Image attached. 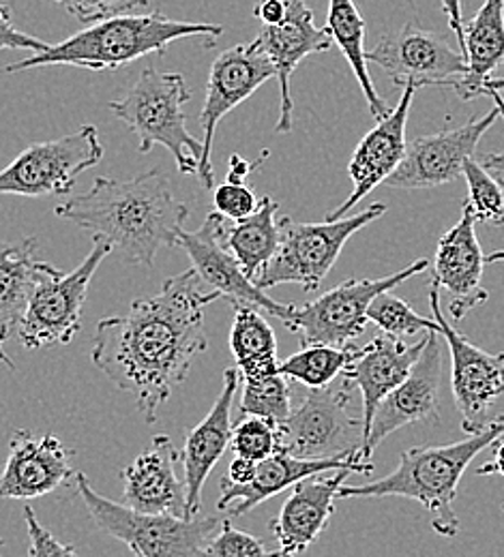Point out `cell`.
<instances>
[{
    "label": "cell",
    "mask_w": 504,
    "mask_h": 557,
    "mask_svg": "<svg viewBox=\"0 0 504 557\" xmlns=\"http://www.w3.org/2000/svg\"><path fill=\"white\" fill-rule=\"evenodd\" d=\"M223 35L221 24L172 20L161 11L146 15H116L86 26L70 39L35 52L24 61L0 67V73L70 65L88 71H116L150 54H163L174 41L202 37L211 44Z\"/></svg>",
    "instance_id": "3957f363"
},
{
    "label": "cell",
    "mask_w": 504,
    "mask_h": 557,
    "mask_svg": "<svg viewBox=\"0 0 504 557\" xmlns=\"http://www.w3.org/2000/svg\"><path fill=\"white\" fill-rule=\"evenodd\" d=\"M288 377L282 373L262 380H243L241 412L243 417H260L282 424L292 412Z\"/></svg>",
    "instance_id": "836d02e7"
},
{
    "label": "cell",
    "mask_w": 504,
    "mask_h": 557,
    "mask_svg": "<svg viewBox=\"0 0 504 557\" xmlns=\"http://www.w3.org/2000/svg\"><path fill=\"white\" fill-rule=\"evenodd\" d=\"M2 547H4V543H2V539H0V557H4V554H2Z\"/></svg>",
    "instance_id": "816d5d0a"
},
{
    "label": "cell",
    "mask_w": 504,
    "mask_h": 557,
    "mask_svg": "<svg viewBox=\"0 0 504 557\" xmlns=\"http://www.w3.org/2000/svg\"><path fill=\"white\" fill-rule=\"evenodd\" d=\"M256 48L273 63L275 77L280 82V121L275 125L278 134L292 132V73L311 54L327 52L333 46L327 28H318L314 24V11L305 0H286V15L280 24L262 26L258 37L254 39Z\"/></svg>",
    "instance_id": "ffe728a7"
},
{
    "label": "cell",
    "mask_w": 504,
    "mask_h": 557,
    "mask_svg": "<svg viewBox=\"0 0 504 557\" xmlns=\"http://www.w3.org/2000/svg\"><path fill=\"white\" fill-rule=\"evenodd\" d=\"M477 474L479 476H492V474L504 476V435L501 440H496L494 457L488 463H483L481 468H477Z\"/></svg>",
    "instance_id": "bcb514c9"
},
{
    "label": "cell",
    "mask_w": 504,
    "mask_h": 557,
    "mask_svg": "<svg viewBox=\"0 0 504 557\" xmlns=\"http://www.w3.org/2000/svg\"><path fill=\"white\" fill-rule=\"evenodd\" d=\"M103 159V144L95 125L30 144L0 170V196L46 198L70 194L77 176Z\"/></svg>",
    "instance_id": "8fae6325"
},
{
    "label": "cell",
    "mask_w": 504,
    "mask_h": 557,
    "mask_svg": "<svg viewBox=\"0 0 504 557\" xmlns=\"http://www.w3.org/2000/svg\"><path fill=\"white\" fill-rule=\"evenodd\" d=\"M13 13L7 4L0 2V50H28V52H44L50 48V44L22 33L13 26Z\"/></svg>",
    "instance_id": "60d3db41"
},
{
    "label": "cell",
    "mask_w": 504,
    "mask_h": 557,
    "mask_svg": "<svg viewBox=\"0 0 504 557\" xmlns=\"http://www.w3.org/2000/svg\"><path fill=\"white\" fill-rule=\"evenodd\" d=\"M48 262L37 260V238H0V342L4 344L24 315L35 283Z\"/></svg>",
    "instance_id": "83f0119b"
},
{
    "label": "cell",
    "mask_w": 504,
    "mask_h": 557,
    "mask_svg": "<svg viewBox=\"0 0 504 557\" xmlns=\"http://www.w3.org/2000/svg\"><path fill=\"white\" fill-rule=\"evenodd\" d=\"M112 251L110 243L95 238L90 253L72 273H63L52 264L44 269L17 324V337L24 348H57L72 344L82 326V309L90 281Z\"/></svg>",
    "instance_id": "ba28073f"
},
{
    "label": "cell",
    "mask_w": 504,
    "mask_h": 557,
    "mask_svg": "<svg viewBox=\"0 0 504 557\" xmlns=\"http://www.w3.org/2000/svg\"><path fill=\"white\" fill-rule=\"evenodd\" d=\"M241 386V373L236 367L223 371V386L211 408L187 435L181 455L185 470V493H187V515L198 517L202 508V488L213 472L217 461L230 448L232 437V406Z\"/></svg>",
    "instance_id": "cb8c5ba5"
},
{
    "label": "cell",
    "mask_w": 504,
    "mask_h": 557,
    "mask_svg": "<svg viewBox=\"0 0 504 557\" xmlns=\"http://www.w3.org/2000/svg\"><path fill=\"white\" fill-rule=\"evenodd\" d=\"M504 435V417L494 418L488 429L472 433L466 440L408 448L399 455L397 468L380 479L362 485H342L340 497H406L419 502L432 517L435 534L453 539L459 532L455 515V497L468 466L496 440Z\"/></svg>",
    "instance_id": "277c9868"
},
{
    "label": "cell",
    "mask_w": 504,
    "mask_h": 557,
    "mask_svg": "<svg viewBox=\"0 0 504 557\" xmlns=\"http://www.w3.org/2000/svg\"><path fill=\"white\" fill-rule=\"evenodd\" d=\"M337 470H351L353 474H371L373 463L359 461L357 455L351 457H335V459H298L284 450H278L269 459L260 461L256 466V474L245 485H234L228 479L219 483V502L217 510L225 512L230 517H243L251 512L262 502L280 495L282 491L294 487L296 483L324 474V472H337Z\"/></svg>",
    "instance_id": "7402d4cb"
},
{
    "label": "cell",
    "mask_w": 504,
    "mask_h": 557,
    "mask_svg": "<svg viewBox=\"0 0 504 557\" xmlns=\"http://www.w3.org/2000/svg\"><path fill=\"white\" fill-rule=\"evenodd\" d=\"M213 202H216L217 212H221L230 221L247 219L260 207V200L256 198V194L247 183H228V181L217 187Z\"/></svg>",
    "instance_id": "f35d334b"
},
{
    "label": "cell",
    "mask_w": 504,
    "mask_h": 557,
    "mask_svg": "<svg viewBox=\"0 0 504 557\" xmlns=\"http://www.w3.org/2000/svg\"><path fill=\"white\" fill-rule=\"evenodd\" d=\"M230 450L234 457H243L249 461H265L280 450L278 424L260 417H245L232 424Z\"/></svg>",
    "instance_id": "d590c367"
},
{
    "label": "cell",
    "mask_w": 504,
    "mask_h": 557,
    "mask_svg": "<svg viewBox=\"0 0 504 557\" xmlns=\"http://www.w3.org/2000/svg\"><path fill=\"white\" fill-rule=\"evenodd\" d=\"M477 214L464 202L459 221L442 234L433 256L432 283L451 294L448 309L453 320H464L490 298L483 287L488 262L477 236Z\"/></svg>",
    "instance_id": "ac0fdd59"
},
{
    "label": "cell",
    "mask_w": 504,
    "mask_h": 557,
    "mask_svg": "<svg viewBox=\"0 0 504 557\" xmlns=\"http://www.w3.org/2000/svg\"><path fill=\"white\" fill-rule=\"evenodd\" d=\"M221 298L194 269L165 278L161 289L132 302L123 315L97 324L90 358L152 424L161 406L181 386L194 358L209 348L205 335L207 307Z\"/></svg>",
    "instance_id": "6da1fadb"
},
{
    "label": "cell",
    "mask_w": 504,
    "mask_h": 557,
    "mask_svg": "<svg viewBox=\"0 0 504 557\" xmlns=\"http://www.w3.org/2000/svg\"><path fill=\"white\" fill-rule=\"evenodd\" d=\"M324 28L355 73L371 116L376 121H382L384 116H389L391 108L376 90L373 79L367 70V50L362 46L367 26H365V20H362L355 0H329V13H327Z\"/></svg>",
    "instance_id": "4dcf8cb0"
},
{
    "label": "cell",
    "mask_w": 504,
    "mask_h": 557,
    "mask_svg": "<svg viewBox=\"0 0 504 557\" xmlns=\"http://www.w3.org/2000/svg\"><path fill=\"white\" fill-rule=\"evenodd\" d=\"M24 521L28 530V557H79L73 545L57 539L35 515L30 506L24 508Z\"/></svg>",
    "instance_id": "ab89813d"
},
{
    "label": "cell",
    "mask_w": 504,
    "mask_h": 557,
    "mask_svg": "<svg viewBox=\"0 0 504 557\" xmlns=\"http://www.w3.org/2000/svg\"><path fill=\"white\" fill-rule=\"evenodd\" d=\"M57 216L112 245L127 264L150 269L161 249L179 247L189 207L174 198L170 178L148 170L132 181L95 178L86 194L59 205Z\"/></svg>",
    "instance_id": "7a4b0ae2"
},
{
    "label": "cell",
    "mask_w": 504,
    "mask_h": 557,
    "mask_svg": "<svg viewBox=\"0 0 504 557\" xmlns=\"http://www.w3.org/2000/svg\"><path fill=\"white\" fill-rule=\"evenodd\" d=\"M501 510H503V512H504V502H503V504H501Z\"/></svg>",
    "instance_id": "f5cc1de1"
},
{
    "label": "cell",
    "mask_w": 504,
    "mask_h": 557,
    "mask_svg": "<svg viewBox=\"0 0 504 557\" xmlns=\"http://www.w3.org/2000/svg\"><path fill=\"white\" fill-rule=\"evenodd\" d=\"M479 161H481V165H483L488 172H492V174L499 178V183L503 185L504 189V150L488 152V154H483Z\"/></svg>",
    "instance_id": "7dc6e473"
},
{
    "label": "cell",
    "mask_w": 504,
    "mask_h": 557,
    "mask_svg": "<svg viewBox=\"0 0 504 557\" xmlns=\"http://www.w3.org/2000/svg\"><path fill=\"white\" fill-rule=\"evenodd\" d=\"M442 342L440 333H426V346L410 369L408 377L382 399L378 406L371 431L360 448V461H371L373 450L395 431L417 424L438 420L440 414V382H442Z\"/></svg>",
    "instance_id": "e0dca14e"
},
{
    "label": "cell",
    "mask_w": 504,
    "mask_h": 557,
    "mask_svg": "<svg viewBox=\"0 0 504 557\" xmlns=\"http://www.w3.org/2000/svg\"><path fill=\"white\" fill-rule=\"evenodd\" d=\"M228 225L230 219H225L221 212H211L196 232H181L179 247L189 256L192 269L209 289L230 298L232 305L241 302L256 307L262 313H269L286 324L296 305L278 302L243 273L241 264L236 262L234 253L225 243Z\"/></svg>",
    "instance_id": "9a60e30c"
},
{
    "label": "cell",
    "mask_w": 504,
    "mask_h": 557,
    "mask_svg": "<svg viewBox=\"0 0 504 557\" xmlns=\"http://www.w3.org/2000/svg\"><path fill=\"white\" fill-rule=\"evenodd\" d=\"M179 459L170 435H155L152 448L121 472L123 504L148 515L189 517L185 483L176 476Z\"/></svg>",
    "instance_id": "d4e9b609"
},
{
    "label": "cell",
    "mask_w": 504,
    "mask_h": 557,
    "mask_svg": "<svg viewBox=\"0 0 504 557\" xmlns=\"http://www.w3.org/2000/svg\"><path fill=\"white\" fill-rule=\"evenodd\" d=\"M275 77L273 63L256 48V44H238L221 52L213 61L207 82V99L200 112L202 127V159L198 165V178L205 189L216 187L213 172V141L219 123L243 101H247L265 82Z\"/></svg>",
    "instance_id": "5bb4252c"
},
{
    "label": "cell",
    "mask_w": 504,
    "mask_h": 557,
    "mask_svg": "<svg viewBox=\"0 0 504 557\" xmlns=\"http://www.w3.org/2000/svg\"><path fill=\"white\" fill-rule=\"evenodd\" d=\"M367 63L386 71L395 86H413L417 90L428 86L455 88L468 73V61L459 46L417 22L384 35L367 52Z\"/></svg>",
    "instance_id": "4fadbf2b"
},
{
    "label": "cell",
    "mask_w": 504,
    "mask_h": 557,
    "mask_svg": "<svg viewBox=\"0 0 504 557\" xmlns=\"http://www.w3.org/2000/svg\"><path fill=\"white\" fill-rule=\"evenodd\" d=\"M189 99L192 90L181 73L145 70L121 99L110 101V110L134 132L140 154L159 144L174 157L181 174L196 176L202 139L187 132L185 103Z\"/></svg>",
    "instance_id": "5b68a950"
},
{
    "label": "cell",
    "mask_w": 504,
    "mask_h": 557,
    "mask_svg": "<svg viewBox=\"0 0 504 557\" xmlns=\"http://www.w3.org/2000/svg\"><path fill=\"white\" fill-rule=\"evenodd\" d=\"M357 344L348 348L303 346L280 362V373L307 388H324L351 369L353 360L357 358Z\"/></svg>",
    "instance_id": "1f68e13d"
},
{
    "label": "cell",
    "mask_w": 504,
    "mask_h": 557,
    "mask_svg": "<svg viewBox=\"0 0 504 557\" xmlns=\"http://www.w3.org/2000/svg\"><path fill=\"white\" fill-rule=\"evenodd\" d=\"M464 54L468 73L453 90L472 101L483 97V84L504 63V0H485L475 17L464 22Z\"/></svg>",
    "instance_id": "4316f807"
},
{
    "label": "cell",
    "mask_w": 504,
    "mask_h": 557,
    "mask_svg": "<svg viewBox=\"0 0 504 557\" xmlns=\"http://www.w3.org/2000/svg\"><path fill=\"white\" fill-rule=\"evenodd\" d=\"M415 92L417 88L404 86L399 103L389 112V116L378 121L376 127L360 139L348 163L353 191L337 209L327 212V221H337L348 216V212L355 209L362 198H367L378 185H382L399 168L408 148L406 127H408V114L415 101Z\"/></svg>",
    "instance_id": "d6986e66"
},
{
    "label": "cell",
    "mask_w": 504,
    "mask_h": 557,
    "mask_svg": "<svg viewBox=\"0 0 504 557\" xmlns=\"http://www.w3.org/2000/svg\"><path fill=\"white\" fill-rule=\"evenodd\" d=\"M430 269L428 260H417L399 273L380 278H348L337 287L320 294L316 300L294 307L286 322L296 333L300 346H335L348 348L367 329V309L376 296L391 292L404 281Z\"/></svg>",
    "instance_id": "9c48e42d"
},
{
    "label": "cell",
    "mask_w": 504,
    "mask_h": 557,
    "mask_svg": "<svg viewBox=\"0 0 504 557\" xmlns=\"http://www.w3.org/2000/svg\"><path fill=\"white\" fill-rule=\"evenodd\" d=\"M367 322L376 324L384 335L395 339L419 333H440L433 318H423L415 313V309L406 300L393 296L391 292H382L380 296L373 298V302L367 309Z\"/></svg>",
    "instance_id": "d6a6232c"
},
{
    "label": "cell",
    "mask_w": 504,
    "mask_h": 557,
    "mask_svg": "<svg viewBox=\"0 0 504 557\" xmlns=\"http://www.w3.org/2000/svg\"><path fill=\"white\" fill-rule=\"evenodd\" d=\"M0 362H2V364H7V367H9V369H11V371H13V369H15V364H13V360H11V358H9V354H7V351H4V348H2V342H0Z\"/></svg>",
    "instance_id": "f907efd6"
},
{
    "label": "cell",
    "mask_w": 504,
    "mask_h": 557,
    "mask_svg": "<svg viewBox=\"0 0 504 557\" xmlns=\"http://www.w3.org/2000/svg\"><path fill=\"white\" fill-rule=\"evenodd\" d=\"M464 178L468 185L466 202L477 214V221L504 225V189L499 178L475 159L464 163Z\"/></svg>",
    "instance_id": "e575fe53"
},
{
    "label": "cell",
    "mask_w": 504,
    "mask_h": 557,
    "mask_svg": "<svg viewBox=\"0 0 504 557\" xmlns=\"http://www.w3.org/2000/svg\"><path fill=\"white\" fill-rule=\"evenodd\" d=\"M485 262H488V264H496V262H504V249H499V251H494V253L485 256Z\"/></svg>",
    "instance_id": "681fc988"
},
{
    "label": "cell",
    "mask_w": 504,
    "mask_h": 557,
    "mask_svg": "<svg viewBox=\"0 0 504 557\" xmlns=\"http://www.w3.org/2000/svg\"><path fill=\"white\" fill-rule=\"evenodd\" d=\"M503 116L501 108H492L485 116L472 119L462 127H444L433 136L415 138L399 168L384 181L391 189H432L464 176V163L475 159L477 146L485 132Z\"/></svg>",
    "instance_id": "2e32d148"
},
{
    "label": "cell",
    "mask_w": 504,
    "mask_h": 557,
    "mask_svg": "<svg viewBox=\"0 0 504 557\" xmlns=\"http://www.w3.org/2000/svg\"><path fill=\"white\" fill-rule=\"evenodd\" d=\"M75 491L90 521L136 557H207V545L221 525L217 517L148 515L116 504L97 493L84 472L75 474Z\"/></svg>",
    "instance_id": "8992f818"
},
{
    "label": "cell",
    "mask_w": 504,
    "mask_h": 557,
    "mask_svg": "<svg viewBox=\"0 0 504 557\" xmlns=\"http://www.w3.org/2000/svg\"><path fill=\"white\" fill-rule=\"evenodd\" d=\"M256 461H249V459H243V457H234L230 468H228V481L234 483V485H245L254 479L256 474Z\"/></svg>",
    "instance_id": "f6af8a7d"
},
{
    "label": "cell",
    "mask_w": 504,
    "mask_h": 557,
    "mask_svg": "<svg viewBox=\"0 0 504 557\" xmlns=\"http://www.w3.org/2000/svg\"><path fill=\"white\" fill-rule=\"evenodd\" d=\"M280 205L265 196L260 207L241 221H230L225 232V243L241 264L243 273L256 283L260 273L269 267L282 245V227L278 221Z\"/></svg>",
    "instance_id": "f1b7e54d"
},
{
    "label": "cell",
    "mask_w": 504,
    "mask_h": 557,
    "mask_svg": "<svg viewBox=\"0 0 504 557\" xmlns=\"http://www.w3.org/2000/svg\"><path fill=\"white\" fill-rule=\"evenodd\" d=\"M59 2L67 13L86 26L116 17V15H130L134 11L150 9V0H54Z\"/></svg>",
    "instance_id": "74e56055"
},
{
    "label": "cell",
    "mask_w": 504,
    "mask_h": 557,
    "mask_svg": "<svg viewBox=\"0 0 504 557\" xmlns=\"http://www.w3.org/2000/svg\"><path fill=\"white\" fill-rule=\"evenodd\" d=\"M384 212L386 207L376 202L357 214L324 223H298L290 216H282L280 251L256 278V285L267 292L282 283H296L305 292H318L342 256L346 243Z\"/></svg>",
    "instance_id": "52a82bcc"
},
{
    "label": "cell",
    "mask_w": 504,
    "mask_h": 557,
    "mask_svg": "<svg viewBox=\"0 0 504 557\" xmlns=\"http://www.w3.org/2000/svg\"><path fill=\"white\" fill-rule=\"evenodd\" d=\"M230 349L241 380H262L280 373L278 337L262 311L256 307L241 302L234 305Z\"/></svg>",
    "instance_id": "f546056e"
},
{
    "label": "cell",
    "mask_w": 504,
    "mask_h": 557,
    "mask_svg": "<svg viewBox=\"0 0 504 557\" xmlns=\"http://www.w3.org/2000/svg\"><path fill=\"white\" fill-rule=\"evenodd\" d=\"M207 557H278V549L269 552L260 539L234 528L230 519H223L207 545Z\"/></svg>",
    "instance_id": "8d00e7d4"
},
{
    "label": "cell",
    "mask_w": 504,
    "mask_h": 557,
    "mask_svg": "<svg viewBox=\"0 0 504 557\" xmlns=\"http://www.w3.org/2000/svg\"><path fill=\"white\" fill-rule=\"evenodd\" d=\"M483 97H492L496 108H501L504 116V75L503 77H490L483 84Z\"/></svg>",
    "instance_id": "c3c4849f"
},
{
    "label": "cell",
    "mask_w": 504,
    "mask_h": 557,
    "mask_svg": "<svg viewBox=\"0 0 504 557\" xmlns=\"http://www.w3.org/2000/svg\"><path fill=\"white\" fill-rule=\"evenodd\" d=\"M430 309L440 337L451 351V388L462 414V429L472 435L494 420L492 408L504 395V354L477 348L442 313L440 287L430 285Z\"/></svg>",
    "instance_id": "7c38bea8"
},
{
    "label": "cell",
    "mask_w": 504,
    "mask_h": 557,
    "mask_svg": "<svg viewBox=\"0 0 504 557\" xmlns=\"http://www.w3.org/2000/svg\"><path fill=\"white\" fill-rule=\"evenodd\" d=\"M426 346V335L419 344L408 346L402 339L380 335L373 337L367 346L357 349V358L351 369L342 375L348 386L359 388L362 397V424L365 442L371 431V420L386 395H391L410 373ZM362 442V446H365Z\"/></svg>",
    "instance_id": "484cf974"
},
{
    "label": "cell",
    "mask_w": 504,
    "mask_h": 557,
    "mask_svg": "<svg viewBox=\"0 0 504 557\" xmlns=\"http://www.w3.org/2000/svg\"><path fill=\"white\" fill-rule=\"evenodd\" d=\"M286 15V0H260L256 7V17L262 22V26L280 24Z\"/></svg>",
    "instance_id": "ee69618b"
},
{
    "label": "cell",
    "mask_w": 504,
    "mask_h": 557,
    "mask_svg": "<svg viewBox=\"0 0 504 557\" xmlns=\"http://www.w3.org/2000/svg\"><path fill=\"white\" fill-rule=\"evenodd\" d=\"M269 157V150H265L260 154V159H254V161H247L245 157L241 154H232L230 157V172H228V183H247V178L251 176V172H256Z\"/></svg>",
    "instance_id": "b9f144b4"
},
{
    "label": "cell",
    "mask_w": 504,
    "mask_h": 557,
    "mask_svg": "<svg viewBox=\"0 0 504 557\" xmlns=\"http://www.w3.org/2000/svg\"><path fill=\"white\" fill-rule=\"evenodd\" d=\"M353 386L309 388L303 404L278 424L280 450L298 459H335L357 455L365 442L362 418L348 412ZM360 461V459H359Z\"/></svg>",
    "instance_id": "30bf717a"
},
{
    "label": "cell",
    "mask_w": 504,
    "mask_h": 557,
    "mask_svg": "<svg viewBox=\"0 0 504 557\" xmlns=\"http://www.w3.org/2000/svg\"><path fill=\"white\" fill-rule=\"evenodd\" d=\"M72 461L73 450L57 435L15 431L0 474V499H35L65 487L72 481Z\"/></svg>",
    "instance_id": "44dd1931"
},
{
    "label": "cell",
    "mask_w": 504,
    "mask_h": 557,
    "mask_svg": "<svg viewBox=\"0 0 504 557\" xmlns=\"http://www.w3.org/2000/svg\"><path fill=\"white\" fill-rule=\"evenodd\" d=\"M316 474L292 487V493L282 504L278 517L271 521V532L278 543V557L303 556L327 530L340 488L353 474L351 470H337L327 476Z\"/></svg>",
    "instance_id": "603a6c76"
},
{
    "label": "cell",
    "mask_w": 504,
    "mask_h": 557,
    "mask_svg": "<svg viewBox=\"0 0 504 557\" xmlns=\"http://www.w3.org/2000/svg\"><path fill=\"white\" fill-rule=\"evenodd\" d=\"M442 9L446 13L448 26L457 39L459 50L464 52V13H462V0H442Z\"/></svg>",
    "instance_id": "7bdbcfd3"
}]
</instances>
